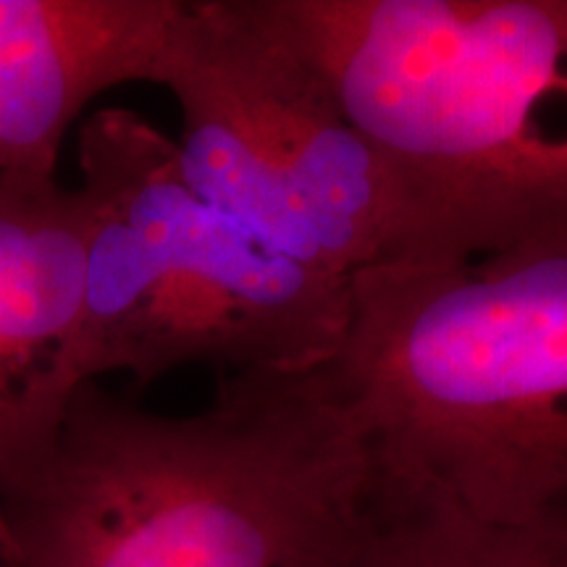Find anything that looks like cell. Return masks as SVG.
<instances>
[{
  "label": "cell",
  "mask_w": 567,
  "mask_h": 567,
  "mask_svg": "<svg viewBox=\"0 0 567 567\" xmlns=\"http://www.w3.org/2000/svg\"><path fill=\"white\" fill-rule=\"evenodd\" d=\"M373 509L368 446L329 365L218 375L193 415L92 381L0 473V565L347 567Z\"/></svg>",
  "instance_id": "6da1fadb"
},
{
  "label": "cell",
  "mask_w": 567,
  "mask_h": 567,
  "mask_svg": "<svg viewBox=\"0 0 567 567\" xmlns=\"http://www.w3.org/2000/svg\"><path fill=\"white\" fill-rule=\"evenodd\" d=\"M84 239L76 189L0 174V473L55 434L84 386Z\"/></svg>",
  "instance_id": "8992f818"
},
{
  "label": "cell",
  "mask_w": 567,
  "mask_h": 567,
  "mask_svg": "<svg viewBox=\"0 0 567 567\" xmlns=\"http://www.w3.org/2000/svg\"><path fill=\"white\" fill-rule=\"evenodd\" d=\"M76 375L147 386L184 365L308 373L342 350L350 279L297 264L189 184L176 140L130 109L92 113Z\"/></svg>",
  "instance_id": "277c9868"
},
{
  "label": "cell",
  "mask_w": 567,
  "mask_h": 567,
  "mask_svg": "<svg viewBox=\"0 0 567 567\" xmlns=\"http://www.w3.org/2000/svg\"><path fill=\"white\" fill-rule=\"evenodd\" d=\"M0 567H3V565H0Z\"/></svg>",
  "instance_id": "9c48e42d"
},
{
  "label": "cell",
  "mask_w": 567,
  "mask_h": 567,
  "mask_svg": "<svg viewBox=\"0 0 567 567\" xmlns=\"http://www.w3.org/2000/svg\"><path fill=\"white\" fill-rule=\"evenodd\" d=\"M392 176L402 264L567 237V0H279Z\"/></svg>",
  "instance_id": "3957f363"
},
{
  "label": "cell",
  "mask_w": 567,
  "mask_h": 567,
  "mask_svg": "<svg viewBox=\"0 0 567 567\" xmlns=\"http://www.w3.org/2000/svg\"><path fill=\"white\" fill-rule=\"evenodd\" d=\"M347 567H567V530L488 526L436 507H375Z\"/></svg>",
  "instance_id": "ba28073f"
},
{
  "label": "cell",
  "mask_w": 567,
  "mask_h": 567,
  "mask_svg": "<svg viewBox=\"0 0 567 567\" xmlns=\"http://www.w3.org/2000/svg\"><path fill=\"white\" fill-rule=\"evenodd\" d=\"M329 375L379 507L567 530V237L354 274Z\"/></svg>",
  "instance_id": "7a4b0ae2"
},
{
  "label": "cell",
  "mask_w": 567,
  "mask_h": 567,
  "mask_svg": "<svg viewBox=\"0 0 567 567\" xmlns=\"http://www.w3.org/2000/svg\"><path fill=\"white\" fill-rule=\"evenodd\" d=\"M155 84L189 184L266 245L339 279L408 258L392 176L279 0H182Z\"/></svg>",
  "instance_id": "5b68a950"
},
{
  "label": "cell",
  "mask_w": 567,
  "mask_h": 567,
  "mask_svg": "<svg viewBox=\"0 0 567 567\" xmlns=\"http://www.w3.org/2000/svg\"><path fill=\"white\" fill-rule=\"evenodd\" d=\"M182 0H0V174L55 179L92 97L155 82Z\"/></svg>",
  "instance_id": "52a82bcc"
}]
</instances>
